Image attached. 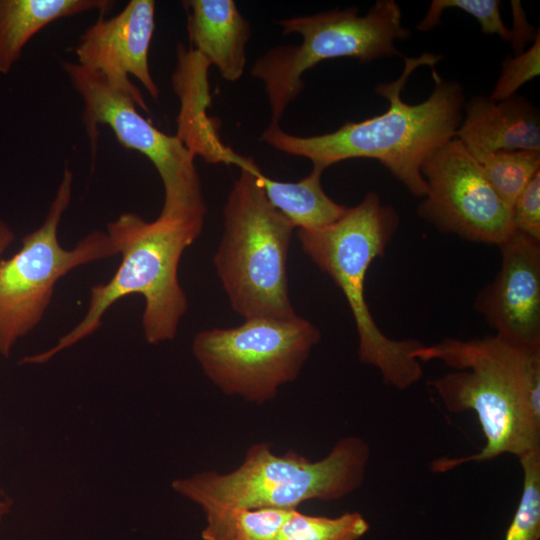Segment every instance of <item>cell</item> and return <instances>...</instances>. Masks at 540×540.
I'll return each mask as SVG.
<instances>
[{"label": "cell", "instance_id": "cell-27", "mask_svg": "<svg viewBox=\"0 0 540 540\" xmlns=\"http://www.w3.org/2000/svg\"><path fill=\"white\" fill-rule=\"evenodd\" d=\"M12 502L10 500L0 499V521L10 512Z\"/></svg>", "mask_w": 540, "mask_h": 540}, {"label": "cell", "instance_id": "cell-9", "mask_svg": "<svg viewBox=\"0 0 540 540\" xmlns=\"http://www.w3.org/2000/svg\"><path fill=\"white\" fill-rule=\"evenodd\" d=\"M73 174L66 168L43 224L25 235L22 247L0 260V353L41 321L59 279L74 268L112 257L117 251L107 233L94 231L72 249L58 241V227L72 198Z\"/></svg>", "mask_w": 540, "mask_h": 540}, {"label": "cell", "instance_id": "cell-16", "mask_svg": "<svg viewBox=\"0 0 540 540\" xmlns=\"http://www.w3.org/2000/svg\"><path fill=\"white\" fill-rule=\"evenodd\" d=\"M230 164L253 174L269 202L298 229H319L328 226L347 211L348 207L332 200L321 183L323 169L312 167L311 172L297 182L269 178L253 159L233 153Z\"/></svg>", "mask_w": 540, "mask_h": 540}, {"label": "cell", "instance_id": "cell-7", "mask_svg": "<svg viewBox=\"0 0 540 540\" xmlns=\"http://www.w3.org/2000/svg\"><path fill=\"white\" fill-rule=\"evenodd\" d=\"M283 34L297 33L299 45L278 46L262 55L251 75L264 84L271 122L279 124L288 105L303 88L302 75L324 60L352 57L366 63L403 56L397 40L410 36L394 0H378L364 15L357 8L332 10L279 20Z\"/></svg>", "mask_w": 540, "mask_h": 540}, {"label": "cell", "instance_id": "cell-10", "mask_svg": "<svg viewBox=\"0 0 540 540\" xmlns=\"http://www.w3.org/2000/svg\"><path fill=\"white\" fill-rule=\"evenodd\" d=\"M62 68L82 98L92 156L96 155L98 126H109L123 147L142 153L156 168L164 188L160 216L204 219L207 208L195 156L186 145L144 118L134 101L114 89L101 73L69 61H63Z\"/></svg>", "mask_w": 540, "mask_h": 540}, {"label": "cell", "instance_id": "cell-18", "mask_svg": "<svg viewBox=\"0 0 540 540\" xmlns=\"http://www.w3.org/2000/svg\"><path fill=\"white\" fill-rule=\"evenodd\" d=\"M479 163L493 189L512 209L518 195L540 171V151H497Z\"/></svg>", "mask_w": 540, "mask_h": 540}, {"label": "cell", "instance_id": "cell-17", "mask_svg": "<svg viewBox=\"0 0 540 540\" xmlns=\"http://www.w3.org/2000/svg\"><path fill=\"white\" fill-rule=\"evenodd\" d=\"M111 0H0V74H8L27 42L48 24L97 10L109 12Z\"/></svg>", "mask_w": 540, "mask_h": 540}, {"label": "cell", "instance_id": "cell-8", "mask_svg": "<svg viewBox=\"0 0 540 540\" xmlns=\"http://www.w3.org/2000/svg\"><path fill=\"white\" fill-rule=\"evenodd\" d=\"M320 338L319 329L298 315L252 318L237 327L197 333L192 352L224 394L263 404L297 378Z\"/></svg>", "mask_w": 540, "mask_h": 540}, {"label": "cell", "instance_id": "cell-14", "mask_svg": "<svg viewBox=\"0 0 540 540\" xmlns=\"http://www.w3.org/2000/svg\"><path fill=\"white\" fill-rule=\"evenodd\" d=\"M454 138L478 162L497 151H540L539 112L517 94L501 101L474 96L464 104Z\"/></svg>", "mask_w": 540, "mask_h": 540}, {"label": "cell", "instance_id": "cell-20", "mask_svg": "<svg viewBox=\"0 0 540 540\" xmlns=\"http://www.w3.org/2000/svg\"><path fill=\"white\" fill-rule=\"evenodd\" d=\"M523 470V490L504 540L540 538V450L519 458Z\"/></svg>", "mask_w": 540, "mask_h": 540}, {"label": "cell", "instance_id": "cell-13", "mask_svg": "<svg viewBox=\"0 0 540 540\" xmlns=\"http://www.w3.org/2000/svg\"><path fill=\"white\" fill-rule=\"evenodd\" d=\"M498 247L500 270L479 292L474 307L496 336L540 347V242L513 230Z\"/></svg>", "mask_w": 540, "mask_h": 540}, {"label": "cell", "instance_id": "cell-26", "mask_svg": "<svg viewBox=\"0 0 540 540\" xmlns=\"http://www.w3.org/2000/svg\"><path fill=\"white\" fill-rule=\"evenodd\" d=\"M14 233L11 228L0 219V253L13 241Z\"/></svg>", "mask_w": 540, "mask_h": 540}, {"label": "cell", "instance_id": "cell-24", "mask_svg": "<svg viewBox=\"0 0 540 540\" xmlns=\"http://www.w3.org/2000/svg\"><path fill=\"white\" fill-rule=\"evenodd\" d=\"M511 220L513 230L540 242V171L516 198Z\"/></svg>", "mask_w": 540, "mask_h": 540}, {"label": "cell", "instance_id": "cell-4", "mask_svg": "<svg viewBox=\"0 0 540 540\" xmlns=\"http://www.w3.org/2000/svg\"><path fill=\"white\" fill-rule=\"evenodd\" d=\"M204 219L158 216L146 221L125 212L107 225V234L121 262L106 283L92 286L88 310L69 333L50 349L24 357L21 363L41 364L62 350L93 334L104 313L131 294L144 297L142 327L146 341L158 344L172 340L188 308L178 280V266L185 249L201 234Z\"/></svg>", "mask_w": 540, "mask_h": 540}, {"label": "cell", "instance_id": "cell-12", "mask_svg": "<svg viewBox=\"0 0 540 540\" xmlns=\"http://www.w3.org/2000/svg\"><path fill=\"white\" fill-rule=\"evenodd\" d=\"M155 7L153 0H130L113 17L99 14L80 36L74 50L79 65L101 73L114 89L128 95L145 112H149L148 106L130 76L135 77L153 99H158L160 90L149 67Z\"/></svg>", "mask_w": 540, "mask_h": 540}, {"label": "cell", "instance_id": "cell-21", "mask_svg": "<svg viewBox=\"0 0 540 540\" xmlns=\"http://www.w3.org/2000/svg\"><path fill=\"white\" fill-rule=\"evenodd\" d=\"M292 510H234L226 516L213 540H277L280 528Z\"/></svg>", "mask_w": 540, "mask_h": 540}, {"label": "cell", "instance_id": "cell-22", "mask_svg": "<svg viewBox=\"0 0 540 540\" xmlns=\"http://www.w3.org/2000/svg\"><path fill=\"white\" fill-rule=\"evenodd\" d=\"M498 0H433L417 29L429 31L440 24L441 16L446 9H460L471 15L485 34H496L503 40L513 43L514 34L503 22Z\"/></svg>", "mask_w": 540, "mask_h": 540}, {"label": "cell", "instance_id": "cell-1", "mask_svg": "<svg viewBox=\"0 0 540 540\" xmlns=\"http://www.w3.org/2000/svg\"><path fill=\"white\" fill-rule=\"evenodd\" d=\"M440 58L428 52L406 58L396 80L378 84L375 92L389 102L380 115L309 137L289 134L270 123L261 140L280 152L307 158L323 170L347 159L378 160L412 195L423 198L428 187L421 166L454 138L466 102L463 86L443 79L434 69Z\"/></svg>", "mask_w": 540, "mask_h": 540}, {"label": "cell", "instance_id": "cell-5", "mask_svg": "<svg viewBox=\"0 0 540 540\" xmlns=\"http://www.w3.org/2000/svg\"><path fill=\"white\" fill-rule=\"evenodd\" d=\"M399 224L395 208L369 192L334 223L298 229L297 237L303 252L345 296L357 330L359 360L377 368L386 384L404 390L422 377L420 361L412 356L422 343L387 337L373 319L364 291L370 264L384 254Z\"/></svg>", "mask_w": 540, "mask_h": 540}, {"label": "cell", "instance_id": "cell-3", "mask_svg": "<svg viewBox=\"0 0 540 540\" xmlns=\"http://www.w3.org/2000/svg\"><path fill=\"white\" fill-rule=\"evenodd\" d=\"M370 447L360 437L340 439L329 454L311 461L290 450L275 454L267 442L253 444L235 470L195 473L172 488L201 506L203 540H213L226 516L238 509H296L312 500H336L358 489L365 477Z\"/></svg>", "mask_w": 540, "mask_h": 540}, {"label": "cell", "instance_id": "cell-15", "mask_svg": "<svg viewBox=\"0 0 540 540\" xmlns=\"http://www.w3.org/2000/svg\"><path fill=\"white\" fill-rule=\"evenodd\" d=\"M187 31L192 49L215 65L227 81L238 80L245 69L248 21L233 0H189Z\"/></svg>", "mask_w": 540, "mask_h": 540}, {"label": "cell", "instance_id": "cell-23", "mask_svg": "<svg viewBox=\"0 0 540 540\" xmlns=\"http://www.w3.org/2000/svg\"><path fill=\"white\" fill-rule=\"evenodd\" d=\"M540 75V34L531 46L514 56H507L501 65L500 76L490 96L493 101L512 97L518 89Z\"/></svg>", "mask_w": 540, "mask_h": 540}, {"label": "cell", "instance_id": "cell-11", "mask_svg": "<svg viewBox=\"0 0 540 540\" xmlns=\"http://www.w3.org/2000/svg\"><path fill=\"white\" fill-rule=\"evenodd\" d=\"M421 174L428 190L417 214L439 231L497 246L513 232L511 208L458 139L427 157Z\"/></svg>", "mask_w": 540, "mask_h": 540}, {"label": "cell", "instance_id": "cell-19", "mask_svg": "<svg viewBox=\"0 0 540 540\" xmlns=\"http://www.w3.org/2000/svg\"><path fill=\"white\" fill-rule=\"evenodd\" d=\"M368 530L369 524L359 512L331 518L294 509L283 522L277 540H358Z\"/></svg>", "mask_w": 540, "mask_h": 540}, {"label": "cell", "instance_id": "cell-2", "mask_svg": "<svg viewBox=\"0 0 540 540\" xmlns=\"http://www.w3.org/2000/svg\"><path fill=\"white\" fill-rule=\"evenodd\" d=\"M412 356L457 369L436 378L432 385L448 411L476 414L486 441L478 453L434 460L433 472H448L503 454L520 458L540 450V347L518 346L496 335L446 338L422 344Z\"/></svg>", "mask_w": 540, "mask_h": 540}, {"label": "cell", "instance_id": "cell-6", "mask_svg": "<svg viewBox=\"0 0 540 540\" xmlns=\"http://www.w3.org/2000/svg\"><path fill=\"white\" fill-rule=\"evenodd\" d=\"M223 216L213 263L232 309L245 320L297 315L287 277L295 226L269 202L251 172L241 169Z\"/></svg>", "mask_w": 540, "mask_h": 540}, {"label": "cell", "instance_id": "cell-25", "mask_svg": "<svg viewBox=\"0 0 540 540\" xmlns=\"http://www.w3.org/2000/svg\"><path fill=\"white\" fill-rule=\"evenodd\" d=\"M511 8L514 22L513 28L511 29L514 34L512 46L514 48V55H516L523 52L527 42H533L539 29L535 31L533 27L528 24L519 1H511Z\"/></svg>", "mask_w": 540, "mask_h": 540}]
</instances>
